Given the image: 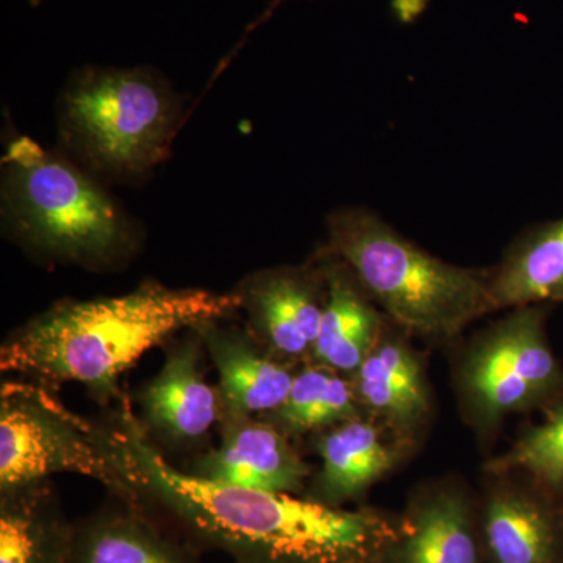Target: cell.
I'll list each match as a JSON object with an SVG mask.
<instances>
[{
	"instance_id": "4",
	"label": "cell",
	"mask_w": 563,
	"mask_h": 563,
	"mask_svg": "<svg viewBox=\"0 0 563 563\" xmlns=\"http://www.w3.org/2000/svg\"><path fill=\"white\" fill-rule=\"evenodd\" d=\"M3 207L18 242L46 261L88 272L131 262L140 239L98 181L29 136L7 146Z\"/></svg>"
},
{
	"instance_id": "1",
	"label": "cell",
	"mask_w": 563,
	"mask_h": 563,
	"mask_svg": "<svg viewBox=\"0 0 563 563\" xmlns=\"http://www.w3.org/2000/svg\"><path fill=\"white\" fill-rule=\"evenodd\" d=\"M99 422L135 501L195 544L235 563L387 562L399 515L202 479L174 466L147 439L129 399L107 409Z\"/></svg>"
},
{
	"instance_id": "14",
	"label": "cell",
	"mask_w": 563,
	"mask_h": 563,
	"mask_svg": "<svg viewBox=\"0 0 563 563\" xmlns=\"http://www.w3.org/2000/svg\"><path fill=\"white\" fill-rule=\"evenodd\" d=\"M321 465L303 498L329 507L363 506L374 485L395 472L413 444L373 418H352L312 437Z\"/></svg>"
},
{
	"instance_id": "12",
	"label": "cell",
	"mask_w": 563,
	"mask_h": 563,
	"mask_svg": "<svg viewBox=\"0 0 563 563\" xmlns=\"http://www.w3.org/2000/svg\"><path fill=\"white\" fill-rule=\"evenodd\" d=\"M385 563H487L476 493L453 476L415 488Z\"/></svg>"
},
{
	"instance_id": "18",
	"label": "cell",
	"mask_w": 563,
	"mask_h": 563,
	"mask_svg": "<svg viewBox=\"0 0 563 563\" xmlns=\"http://www.w3.org/2000/svg\"><path fill=\"white\" fill-rule=\"evenodd\" d=\"M493 313L539 303H563V218L532 225L490 268Z\"/></svg>"
},
{
	"instance_id": "24",
	"label": "cell",
	"mask_w": 563,
	"mask_h": 563,
	"mask_svg": "<svg viewBox=\"0 0 563 563\" xmlns=\"http://www.w3.org/2000/svg\"><path fill=\"white\" fill-rule=\"evenodd\" d=\"M29 2L36 3V2H38V0H29Z\"/></svg>"
},
{
	"instance_id": "16",
	"label": "cell",
	"mask_w": 563,
	"mask_h": 563,
	"mask_svg": "<svg viewBox=\"0 0 563 563\" xmlns=\"http://www.w3.org/2000/svg\"><path fill=\"white\" fill-rule=\"evenodd\" d=\"M114 503L74 521L66 563H202L191 542H180L139 504Z\"/></svg>"
},
{
	"instance_id": "15",
	"label": "cell",
	"mask_w": 563,
	"mask_h": 563,
	"mask_svg": "<svg viewBox=\"0 0 563 563\" xmlns=\"http://www.w3.org/2000/svg\"><path fill=\"white\" fill-rule=\"evenodd\" d=\"M217 369L224 413L265 417L290 391L298 366L282 362L254 339L246 325L213 320L196 325Z\"/></svg>"
},
{
	"instance_id": "19",
	"label": "cell",
	"mask_w": 563,
	"mask_h": 563,
	"mask_svg": "<svg viewBox=\"0 0 563 563\" xmlns=\"http://www.w3.org/2000/svg\"><path fill=\"white\" fill-rule=\"evenodd\" d=\"M73 532L52 481L0 492V563H66Z\"/></svg>"
},
{
	"instance_id": "11",
	"label": "cell",
	"mask_w": 563,
	"mask_h": 563,
	"mask_svg": "<svg viewBox=\"0 0 563 563\" xmlns=\"http://www.w3.org/2000/svg\"><path fill=\"white\" fill-rule=\"evenodd\" d=\"M479 526L487 563H563L561 510L554 496L520 473H487Z\"/></svg>"
},
{
	"instance_id": "17",
	"label": "cell",
	"mask_w": 563,
	"mask_h": 563,
	"mask_svg": "<svg viewBox=\"0 0 563 563\" xmlns=\"http://www.w3.org/2000/svg\"><path fill=\"white\" fill-rule=\"evenodd\" d=\"M318 252L328 277V301L309 362L351 377L361 368L388 318L340 258L324 246Z\"/></svg>"
},
{
	"instance_id": "22",
	"label": "cell",
	"mask_w": 563,
	"mask_h": 563,
	"mask_svg": "<svg viewBox=\"0 0 563 563\" xmlns=\"http://www.w3.org/2000/svg\"><path fill=\"white\" fill-rule=\"evenodd\" d=\"M280 2H282V0H273L272 9H269V10H268V14H269V13H272V11H273L274 9H276L277 3H280Z\"/></svg>"
},
{
	"instance_id": "3",
	"label": "cell",
	"mask_w": 563,
	"mask_h": 563,
	"mask_svg": "<svg viewBox=\"0 0 563 563\" xmlns=\"http://www.w3.org/2000/svg\"><path fill=\"white\" fill-rule=\"evenodd\" d=\"M324 247L357 277L385 317L409 335L451 342L493 313L490 268L453 265L422 250L365 207L333 210Z\"/></svg>"
},
{
	"instance_id": "9",
	"label": "cell",
	"mask_w": 563,
	"mask_h": 563,
	"mask_svg": "<svg viewBox=\"0 0 563 563\" xmlns=\"http://www.w3.org/2000/svg\"><path fill=\"white\" fill-rule=\"evenodd\" d=\"M247 331L282 362L299 366L312 357L328 301L320 252L301 265L258 269L232 288Z\"/></svg>"
},
{
	"instance_id": "8",
	"label": "cell",
	"mask_w": 563,
	"mask_h": 563,
	"mask_svg": "<svg viewBox=\"0 0 563 563\" xmlns=\"http://www.w3.org/2000/svg\"><path fill=\"white\" fill-rule=\"evenodd\" d=\"M163 365L135 396L140 428L162 453L195 455L210 450L220 428L224 404L220 390L202 372L207 355L201 333L191 328L177 333L162 347Z\"/></svg>"
},
{
	"instance_id": "10",
	"label": "cell",
	"mask_w": 563,
	"mask_h": 563,
	"mask_svg": "<svg viewBox=\"0 0 563 563\" xmlns=\"http://www.w3.org/2000/svg\"><path fill=\"white\" fill-rule=\"evenodd\" d=\"M220 443L191 457L185 472L235 487L302 496L313 476L295 440L262 417L224 413Z\"/></svg>"
},
{
	"instance_id": "5",
	"label": "cell",
	"mask_w": 563,
	"mask_h": 563,
	"mask_svg": "<svg viewBox=\"0 0 563 563\" xmlns=\"http://www.w3.org/2000/svg\"><path fill=\"white\" fill-rule=\"evenodd\" d=\"M179 125L172 90L144 69L88 68L60 103L70 150L107 176L132 179L165 161Z\"/></svg>"
},
{
	"instance_id": "23",
	"label": "cell",
	"mask_w": 563,
	"mask_h": 563,
	"mask_svg": "<svg viewBox=\"0 0 563 563\" xmlns=\"http://www.w3.org/2000/svg\"><path fill=\"white\" fill-rule=\"evenodd\" d=\"M559 510H561V523H562V533H563V506H559Z\"/></svg>"
},
{
	"instance_id": "6",
	"label": "cell",
	"mask_w": 563,
	"mask_h": 563,
	"mask_svg": "<svg viewBox=\"0 0 563 563\" xmlns=\"http://www.w3.org/2000/svg\"><path fill=\"white\" fill-rule=\"evenodd\" d=\"M547 314V303L506 310L459 352V409L481 442H490L510 415L547 407L562 395L563 369L548 340Z\"/></svg>"
},
{
	"instance_id": "2",
	"label": "cell",
	"mask_w": 563,
	"mask_h": 563,
	"mask_svg": "<svg viewBox=\"0 0 563 563\" xmlns=\"http://www.w3.org/2000/svg\"><path fill=\"white\" fill-rule=\"evenodd\" d=\"M240 313L235 292L173 288L143 282L133 291L92 299H62L5 336L2 374L58 390L85 387L111 409L125 401L121 379L154 347L202 322Z\"/></svg>"
},
{
	"instance_id": "20",
	"label": "cell",
	"mask_w": 563,
	"mask_h": 563,
	"mask_svg": "<svg viewBox=\"0 0 563 563\" xmlns=\"http://www.w3.org/2000/svg\"><path fill=\"white\" fill-rule=\"evenodd\" d=\"M363 415L351 377L306 362L298 366L285 401L262 418L298 442Z\"/></svg>"
},
{
	"instance_id": "13",
	"label": "cell",
	"mask_w": 563,
	"mask_h": 563,
	"mask_svg": "<svg viewBox=\"0 0 563 563\" xmlns=\"http://www.w3.org/2000/svg\"><path fill=\"white\" fill-rule=\"evenodd\" d=\"M409 336L388 320L351 380L363 413L417 446L432 422L433 396Z\"/></svg>"
},
{
	"instance_id": "7",
	"label": "cell",
	"mask_w": 563,
	"mask_h": 563,
	"mask_svg": "<svg viewBox=\"0 0 563 563\" xmlns=\"http://www.w3.org/2000/svg\"><path fill=\"white\" fill-rule=\"evenodd\" d=\"M60 473L90 477L136 504L101 422L70 412L44 385L9 377L0 387V492Z\"/></svg>"
},
{
	"instance_id": "21",
	"label": "cell",
	"mask_w": 563,
	"mask_h": 563,
	"mask_svg": "<svg viewBox=\"0 0 563 563\" xmlns=\"http://www.w3.org/2000/svg\"><path fill=\"white\" fill-rule=\"evenodd\" d=\"M487 473H520L554 496L563 490V401L548 404L542 422L518 437L507 453L485 463Z\"/></svg>"
}]
</instances>
